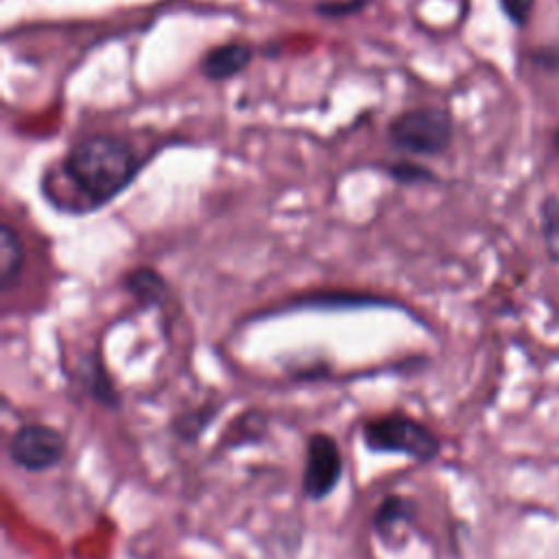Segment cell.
Returning <instances> with one entry per match:
<instances>
[{
    "instance_id": "cell-1",
    "label": "cell",
    "mask_w": 559,
    "mask_h": 559,
    "mask_svg": "<svg viewBox=\"0 0 559 559\" xmlns=\"http://www.w3.org/2000/svg\"><path fill=\"white\" fill-rule=\"evenodd\" d=\"M144 168L138 148L118 133H87L74 140L59 162V173L81 201V214L118 199Z\"/></svg>"
},
{
    "instance_id": "cell-2",
    "label": "cell",
    "mask_w": 559,
    "mask_h": 559,
    "mask_svg": "<svg viewBox=\"0 0 559 559\" xmlns=\"http://www.w3.org/2000/svg\"><path fill=\"white\" fill-rule=\"evenodd\" d=\"M454 140L452 116L437 105L411 107L386 124V142L393 151L413 157H439Z\"/></svg>"
},
{
    "instance_id": "cell-3",
    "label": "cell",
    "mask_w": 559,
    "mask_h": 559,
    "mask_svg": "<svg viewBox=\"0 0 559 559\" xmlns=\"http://www.w3.org/2000/svg\"><path fill=\"white\" fill-rule=\"evenodd\" d=\"M362 443L371 452L404 454L413 461L428 463L439 454V439L421 421L402 415H380L362 424Z\"/></svg>"
},
{
    "instance_id": "cell-4",
    "label": "cell",
    "mask_w": 559,
    "mask_h": 559,
    "mask_svg": "<svg viewBox=\"0 0 559 559\" xmlns=\"http://www.w3.org/2000/svg\"><path fill=\"white\" fill-rule=\"evenodd\" d=\"M63 435L46 424H24L9 439V459L26 472H44L66 454Z\"/></svg>"
},
{
    "instance_id": "cell-5",
    "label": "cell",
    "mask_w": 559,
    "mask_h": 559,
    "mask_svg": "<svg viewBox=\"0 0 559 559\" xmlns=\"http://www.w3.org/2000/svg\"><path fill=\"white\" fill-rule=\"evenodd\" d=\"M343 476V456L334 437L314 432L308 437L306 463L301 476L304 496L310 500L328 498Z\"/></svg>"
},
{
    "instance_id": "cell-6",
    "label": "cell",
    "mask_w": 559,
    "mask_h": 559,
    "mask_svg": "<svg viewBox=\"0 0 559 559\" xmlns=\"http://www.w3.org/2000/svg\"><path fill=\"white\" fill-rule=\"evenodd\" d=\"M255 57V50L247 41H225L207 48L199 59V72L212 83L229 81L242 74Z\"/></svg>"
},
{
    "instance_id": "cell-7",
    "label": "cell",
    "mask_w": 559,
    "mask_h": 559,
    "mask_svg": "<svg viewBox=\"0 0 559 559\" xmlns=\"http://www.w3.org/2000/svg\"><path fill=\"white\" fill-rule=\"evenodd\" d=\"M120 286L142 308H162L170 299V286L166 277L151 266H135L127 271Z\"/></svg>"
},
{
    "instance_id": "cell-8",
    "label": "cell",
    "mask_w": 559,
    "mask_h": 559,
    "mask_svg": "<svg viewBox=\"0 0 559 559\" xmlns=\"http://www.w3.org/2000/svg\"><path fill=\"white\" fill-rule=\"evenodd\" d=\"M26 266V247L20 231L4 221L0 225V288L11 293L24 273Z\"/></svg>"
},
{
    "instance_id": "cell-9",
    "label": "cell",
    "mask_w": 559,
    "mask_h": 559,
    "mask_svg": "<svg viewBox=\"0 0 559 559\" xmlns=\"http://www.w3.org/2000/svg\"><path fill=\"white\" fill-rule=\"evenodd\" d=\"M81 371V380L83 386L87 389V393L103 406L107 408H118L120 406V393L114 386V380L107 371V367L103 365L100 356H85V360L79 367Z\"/></svg>"
},
{
    "instance_id": "cell-10",
    "label": "cell",
    "mask_w": 559,
    "mask_h": 559,
    "mask_svg": "<svg viewBox=\"0 0 559 559\" xmlns=\"http://www.w3.org/2000/svg\"><path fill=\"white\" fill-rule=\"evenodd\" d=\"M413 502L404 496H389L382 500L378 511L373 513V531L384 539H393L397 528L411 524Z\"/></svg>"
},
{
    "instance_id": "cell-11",
    "label": "cell",
    "mask_w": 559,
    "mask_h": 559,
    "mask_svg": "<svg viewBox=\"0 0 559 559\" xmlns=\"http://www.w3.org/2000/svg\"><path fill=\"white\" fill-rule=\"evenodd\" d=\"M382 306L386 299L376 295H360V293H317L295 299V306H308V308H365V306Z\"/></svg>"
},
{
    "instance_id": "cell-12",
    "label": "cell",
    "mask_w": 559,
    "mask_h": 559,
    "mask_svg": "<svg viewBox=\"0 0 559 559\" xmlns=\"http://www.w3.org/2000/svg\"><path fill=\"white\" fill-rule=\"evenodd\" d=\"M382 173H386L393 181L404 183V186H417V183H430L437 179V175L417 162H408V159H397V162H386L380 166Z\"/></svg>"
},
{
    "instance_id": "cell-13",
    "label": "cell",
    "mask_w": 559,
    "mask_h": 559,
    "mask_svg": "<svg viewBox=\"0 0 559 559\" xmlns=\"http://www.w3.org/2000/svg\"><path fill=\"white\" fill-rule=\"evenodd\" d=\"M542 234L552 258L559 260V199L550 197L542 205Z\"/></svg>"
},
{
    "instance_id": "cell-14",
    "label": "cell",
    "mask_w": 559,
    "mask_h": 559,
    "mask_svg": "<svg viewBox=\"0 0 559 559\" xmlns=\"http://www.w3.org/2000/svg\"><path fill=\"white\" fill-rule=\"evenodd\" d=\"M369 2L371 0H319L312 9L321 17L341 20V17H349V15L362 13Z\"/></svg>"
},
{
    "instance_id": "cell-15",
    "label": "cell",
    "mask_w": 559,
    "mask_h": 559,
    "mask_svg": "<svg viewBox=\"0 0 559 559\" xmlns=\"http://www.w3.org/2000/svg\"><path fill=\"white\" fill-rule=\"evenodd\" d=\"M502 13L515 24V26H524L531 17L533 4L535 0H498Z\"/></svg>"
},
{
    "instance_id": "cell-16",
    "label": "cell",
    "mask_w": 559,
    "mask_h": 559,
    "mask_svg": "<svg viewBox=\"0 0 559 559\" xmlns=\"http://www.w3.org/2000/svg\"><path fill=\"white\" fill-rule=\"evenodd\" d=\"M555 144H557V148H559V131H557V135H555Z\"/></svg>"
}]
</instances>
